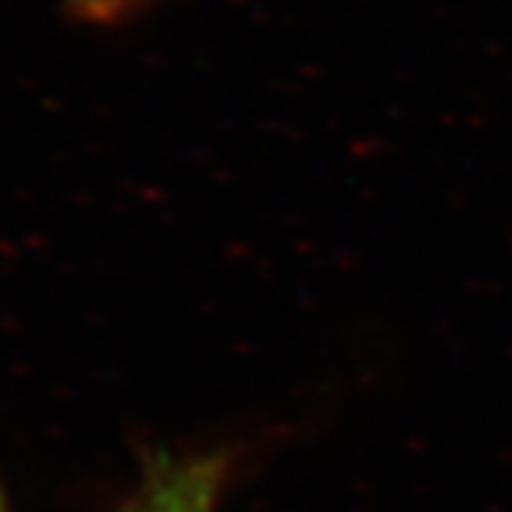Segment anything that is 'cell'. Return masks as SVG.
<instances>
[{"mask_svg":"<svg viewBox=\"0 0 512 512\" xmlns=\"http://www.w3.org/2000/svg\"><path fill=\"white\" fill-rule=\"evenodd\" d=\"M222 473L225 461L217 456L154 458L128 512H214Z\"/></svg>","mask_w":512,"mask_h":512,"instance_id":"6da1fadb","label":"cell"},{"mask_svg":"<svg viewBox=\"0 0 512 512\" xmlns=\"http://www.w3.org/2000/svg\"><path fill=\"white\" fill-rule=\"evenodd\" d=\"M148 0H69L77 15L89 20H114L123 18L128 12H137Z\"/></svg>","mask_w":512,"mask_h":512,"instance_id":"7a4b0ae2","label":"cell"}]
</instances>
